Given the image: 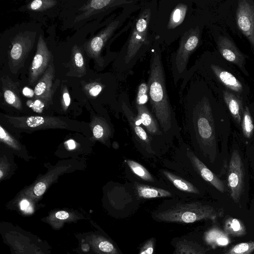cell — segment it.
Wrapping results in <instances>:
<instances>
[{
	"label": "cell",
	"mask_w": 254,
	"mask_h": 254,
	"mask_svg": "<svg viewBox=\"0 0 254 254\" xmlns=\"http://www.w3.org/2000/svg\"><path fill=\"white\" fill-rule=\"evenodd\" d=\"M63 100L64 106L67 108L70 104V98L68 90L65 88L63 92Z\"/></svg>",
	"instance_id": "42"
},
{
	"label": "cell",
	"mask_w": 254,
	"mask_h": 254,
	"mask_svg": "<svg viewBox=\"0 0 254 254\" xmlns=\"http://www.w3.org/2000/svg\"><path fill=\"white\" fill-rule=\"evenodd\" d=\"M85 88L90 96L95 97L101 92L103 86L99 83L94 82L87 85Z\"/></svg>",
	"instance_id": "35"
},
{
	"label": "cell",
	"mask_w": 254,
	"mask_h": 254,
	"mask_svg": "<svg viewBox=\"0 0 254 254\" xmlns=\"http://www.w3.org/2000/svg\"><path fill=\"white\" fill-rule=\"evenodd\" d=\"M3 176V173L1 170H0V178L1 179Z\"/></svg>",
	"instance_id": "45"
},
{
	"label": "cell",
	"mask_w": 254,
	"mask_h": 254,
	"mask_svg": "<svg viewBox=\"0 0 254 254\" xmlns=\"http://www.w3.org/2000/svg\"><path fill=\"white\" fill-rule=\"evenodd\" d=\"M148 85L145 83H141L138 88L136 104L145 105L148 100Z\"/></svg>",
	"instance_id": "31"
},
{
	"label": "cell",
	"mask_w": 254,
	"mask_h": 254,
	"mask_svg": "<svg viewBox=\"0 0 254 254\" xmlns=\"http://www.w3.org/2000/svg\"><path fill=\"white\" fill-rule=\"evenodd\" d=\"M242 128L243 134L247 138H250L254 132V125L249 108L246 107L243 113Z\"/></svg>",
	"instance_id": "27"
},
{
	"label": "cell",
	"mask_w": 254,
	"mask_h": 254,
	"mask_svg": "<svg viewBox=\"0 0 254 254\" xmlns=\"http://www.w3.org/2000/svg\"><path fill=\"white\" fill-rule=\"evenodd\" d=\"M84 217L67 211L60 210L48 217L43 218L41 221L48 224L52 228L58 230L61 229L66 223L76 222Z\"/></svg>",
	"instance_id": "15"
},
{
	"label": "cell",
	"mask_w": 254,
	"mask_h": 254,
	"mask_svg": "<svg viewBox=\"0 0 254 254\" xmlns=\"http://www.w3.org/2000/svg\"><path fill=\"white\" fill-rule=\"evenodd\" d=\"M223 57L227 61L236 63L237 62V54L228 47L222 46L220 49Z\"/></svg>",
	"instance_id": "33"
},
{
	"label": "cell",
	"mask_w": 254,
	"mask_h": 254,
	"mask_svg": "<svg viewBox=\"0 0 254 254\" xmlns=\"http://www.w3.org/2000/svg\"><path fill=\"white\" fill-rule=\"evenodd\" d=\"M224 232L233 236H242L246 233V229L243 223L239 219L229 217L224 224Z\"/></svg>",
	"instance_id": "22"
},
{
	"label": "cell",
	"mask_w": 254,
	"mask_h": 254,
	"mask_svg": "<svg viewBox=\"0 0 254 254\" xmlns=\"http://www.w3.org/2000/svg\"><path fill=\"white\" fill-rule=\"evenodd\" d=\"M122 108L130 128L133 141L138 150L145 157L152 158L157 156V150L137 116L126 103L123 102Z\"/></svg>",
	"instance_id": "5"
},
{
	"label": "cell",
	"mask_w": 254,
	"mask_h": 254,
	"mask_svg": "<svg viewBox=\"0 0 254 254\" xmlns=\"http://www.w3.org/2000/svg\"><path fill=\"white\" fill-rule=\"evenodd\" d=\"M51 53L42 35L39 37L37 50L32 62L29 73V83L33 84L46 71L49 64Z\"/></svg>",
	"instance_id": "11"
},
{
	"label": "cell",
	"mask_w": 254,
	"mask_h": 254,
	"mask_svg": "<svg viewBox=\"0 0 254 254\" xmlns=\"http://www.w3.org/2000/svg\"><path fill=\"white\" fill-rule=\"evenodd\" d=\"M199 41L197 28H191L183 35L175 59L176 66L179 72H182L186 69L190 56L197 47Z\"/></svg>",
	"instance_id": "9"
},
{
	"label": "cell",
	"mask_w": 254,
	"mask_h": 254,
	"mask_svg": "<svg viewBox=\"0 0 254 254\" xmlns=\"http://www.w3.org/2000/svg\"><path fill=\"white\" fill-rule=\"evenodd\" d=\"M254 251V242H243L232 247L225 254H251Z\"/></svg>",
	"instance_id": "28"
},
{
	"label": "cell",
	"mask_w": 254,
	"mask_h": 254,
	"mask_svg": "<svg viewBox=\"0 0 254 254\" xmlns=\"http://www.w3.org/2000/svg\"><path fill=\"white\" fill-rule=\"evenodd\" d=\"M93 133L94 136L99 139L102 138L105 134V130L104 127L100 125H97L94 126L93 129Z\"/></svg>",
	"instance_id": "41"
},
{
	"label": "cell",
	"mask_w": 254,
	"mask_h": 254,
	"mask_svg": "<svg viewBox=\"0 0 254 254\" xmlns=\"http://www.w3.org/2000/svg\"><path fill=\"white\" fill-rule=\"evenodd\" d=\"M54 73L53 66L50 64L34 88L35 96L41 101H47L51 98Z\"/></svg>",
	"instance_id": "14"
},
{
	"label": "cell",
	"mask_w": 254,
	"mask_h": 254,
	"mask_svg": "<svg viewBox=\"0 0 254 254\" xmlns=\"http://www.w3.org/2000/svg\"><path fill=\"white\" fill-rule=\"evenodd\" d=\"M153 214L158 221L190 223L205 219L215 220L223 215V210L199 201L178 202Z\"/></svg>",
	"instance_id": "3"
},
{
	"label": "cell",
	"mask_w": 254,
	"mask_h": 254,
	"mask_svg": "<svg viewBox=\"0 0 254 254\" xmlns=\"http://www.w3.org/2000/svg\"><path fill=\"white\" fill-rule=\"evenodd\" d=\"M185 124L194 153L198 158L202 157L213 163L217 153L216 138L209 103L204 100L197 103L189 113Z\"/></svg>",
	"instance_id": "2"
},
{
	"label": "cell",
	"mask_w": 254,
	"mask_h": 254,
	"mask_svg": "<svg viewBox=\"0 0 254 254\" xmlns=\"http://www.w3.org/2000/svg\"><path fill=\"white\" fill-rule=\"evenodd\" d=\"M3 97L8 104L14 106L17 109H20L21 103L20 100L16 93L12 90L6 89L3 91Z\"/></svg>",
	"instance_id": "30"
},
{
	"label": "cell",
	"mask_w": 254,
	"mask_h": 254,
	"mask_svg": "<svg viewBox=\"0 0 254 254\" xmlns=\"http://www.w3.org/2000/svg\"><path fill=\"white\" fill-rule=\"evenodd\" d=\"M237 21L240 29L254 45V8L247 1L240 4Z\"/></svg>",
	"instance_id": "12"
},
{
	"label": "cell",
	"mask_w": 254,
	"mask_h": 254,
	"mask_svg": "<svg viewBox=\"0 0 254 254\" xmlns=\"http://www.w3.org/2000/svg\"><path fill=\"white\" fill-rule=\"evenodd\" d=\"M0 137L1 140H3L7 144L11 145L14 147L15 143L12 138L7 133V132L3 129V128L0 127Z\"/></svg>",
	"instance_id": "39"
},
{
	"label": "cell",
	"mask_w": 254,
	"mask_h": 254,
	"mask_svg": "<svg viewBox=\"0 0 254 254\" xmlns=\"http://www.w3.org/2000/svg\"><path fill=\"white\" fill-rule=\"evenodd\" d=\"M148 92L152 112L168 143L180 137L178 124L167 93L165 76L158 50L151 52Z\"/></svg>",
	"instance_id": "1"
},
{
	"label": "cell",
	"mask_w": 254,
	"mask_h": 254,
	"mask_svg": "<svg viewBox=\"0 0 254 254\" xmlns=\"http://www.w3.org/2000/svg\"><path fill=\"white\" fill-rule=\"evenodd\" d=\"M67 254H70V253H69L68 252L67 253Z\"/></svg>",
	"instance_id": "46"
},
{
	"label": "cell",
	"mask_w": 254,
	"mask_h": 254,
	"mask_svg": "<svg viewBox=\"0 0 254 254\" xmlns=\"http://www.w3.org/2000/svg\"><path fill=\"white\" fill-rule=\"evenodd\" d=\"M0 232L3 242L11 254H50L51 247L48 242L36 235L12 224L2 222Z\"/></svg>",
	"instance_id": "4"
},
{
	"label": "cell",
	"mask_w": 254,
	"mask_h": 254,
	"mask_svg": "<svg viewBox=\"0 0 254 254\" xmlns=\"http://www.w3.org/2000/svg\"><path fill=\"white\" fill-rule=\"evenodd\" d=\"M80 248L87 254H121L117 246L101 230L75 235Z\"/></svg>",
	"instance_id": "6"
},
{
	"label": "cell",
	"mask_w": 254,
	"mask_h": 254,
	"mask_svg": "<svg viewBox=\"0 0 254 254\" xmlns=\"http://www.w3.org/2000/svg\"><path fill=\"white\" fill-rule=\"evenodd\" d=\"M20 210L25 214H31L34 209L30 202L25 199H22L19 203Z\"/></svg>",
	"instance_id": "38"
},
{
	"label": "cell",
	"mask_w": 254,
	"mask_h": 254,
	"mask_svg": "<svg viewBox=\"0 0 254 254\" xmlns=\"http://www.w3.org/2000/svg\"><path fill=\"white\" fill-rule=\"evenodd\" d=\"M72 57L73 66L78 72L84 73L85 68L83 57L80 50L76 46L73 48Z\"/></svg>",
	"instance_id": "29"
},
{
	"label": "cell",
	"mask_w": 254,
	"mask_h": 254,
	"mask_svg": "<svg viewBox=\"0 0 254 254\" xmlns=\"http://www.w3.org/2000/svg\"><path fill=\"white\" fill-rule=\"evenodd\" d=\"M205 239L209 245L214 248L226 246L230 243L228 235L217 227H213L207 231Z\"/></svg>",
	"instance_id": "20"
},
{
	"label": "cell",
	"mask_w": 254,
	"mask_h": 254,
	"mask_svg": "<svg viewBox=\"0 0 254 254\" xmlns=\"http://www.w3.org/2000/svg\"><path fill=\"white\" fill-rule=\"evenodd\" d=\"M32 41L28 37H18L14 41L10 51V57L15 62L22 60L29 51Z\"/></svg>",
	"instance_id": "18"
},
{
	"label": "cell",
	"mask_w": 254,
	"mask_h": 254,
	"mask_svg": "<svg viewBox=\"0 0 254 254\" xmlns=\"http://www.w3.org/2000/svg\"><path fill=\"white\" fill-rule=\"evenodd\" d=\"M23 94L26 97H32L35 94L34 91L28 87H25L23 89Z\"/></svg>",
	"instance_id": "43"
},
{
	"label": "cell",
	"mask_w": 254,
	"mask_h": 254,
	"mask_svg": "<svg viewBox=\"0 0 254 254\" xmlns=\"http://www.w3.org/2000/svg\"><path fill=\"white\" fill-rule=\"evenodd\" d=\"M132 2V0H93L90 1L86 9L93 10H102L109 7L128 4Z\"/></svg>",
	"instance_id": "26"
},
{
	"label": "cell",
	"mask_w": 254,
	"mask_h": 254,
	"mask_svg": "<svg viewBox=\"0 0 254 254\" xmlns=\"http://www.w3.org/2000/svg\"><path fill=\"white\" fill-rule=\"evenodd\" d=\"M166 179L177 190L187 193L199 194V190L192 183L166 170H161Z\"/></svg>",
	"instance_id": "16"
},
{
	"label": "cell",
	"mask_w": 254,
	"mask_h": 254,
	"mask_svg": "<svg viewBox=\"0 0 254 254\" xmlns=\"http://www.w3.org/2000/svg\"><path fill=\"white\" fill-rule=\"evenodd\" d=\"M150 10L145 9L139 16L129 39L126 55V63H129L139 49L145 44L150 19Z\"/></svg>",
	"instance_id": "8"
},
{
	"label": "cell",
	"mask_w": 254,
	"mask_h": 254,
	"mask_svg": "<svg viewBox=\"0 0 254 254\" xmlns=\"http://www.w3.org/2000/svg\"><path fill=\"white\" fill-rule=\"evenodd\" d=\"M137 117L146 132L150 136L157 150L161 149V145L167 142L161 127L153 115L145 105H137Z\"/></svg>",
	"instance_id": "10"
},
{
	"label": "cell",
	"mask_w": 254,
	"mask_h": 254,
	"mask_svg": "<svg viewBox=\"0 0 254 254\" xmlns=\"http://www.w3.org/2000/svg\"><path fill=\"white\" fill-rule=\"evenodd\" d=\"M56 1L51 0H35L29 5L30 8L35 10H42L54 6Z\"/></svg>",
	"instance_id": "32"
},
{
	"label": "cell",
	"mask_w": 254,
	"mask_h": 254,
	"mask_svg": "<svg viewBox=\"0 0 254 254\" xmlns=\"http://www.w3.org/2000/svg\"><path fill=\"white\" fill-rule=\"evenodd\" d=\"M119 24V21L112 22L89 42L87 49L91 56L95 58L99 56L105 43L116 30Z\"/></svg>",
	"instance_id": "13"
},
{
	"label": "cell",
	"mask_w": 254,
	"mask_h": 254,
	"mask_svg": "<svg viewBox=\"0 0 254 254\" xmlns=\"http://www.w3.org/2000/svg\"><path fill=\"white\" fill-rule=\"evenodd\" d=\"M211 68L218 79L227 87L237 92L242 91L243 86L241 82L231 73L221 70L215 65H212Z\"/></svg>",
	"instance_id": "19"
},
{
	"label": "cell",
	"mask_w": 254,
	"mask_h": 254,
	"mask_svg": "<svg viewBox=\"0 0 254 254\" xmlns=\"http://www.w3.org/2000/svg\"><path fill=\"white\" fill-rule=\"evenodd\" d=\"M46 120V119L43 117L31 116L26 119V123L29 127H35L44 124Z\"/></svg>",
	"instance_id": "34"
},
{
	"label": "cell",
	"mask_w": 254,
	"mask_h": 254,
	"mask_svg": "<svg viewBox=\"0 0 254 254\" xmlns=\"http://www.w3.org/2000/svg\"><path fill=\"white\" fill-rule=\"evenodd\" d=\"M154 241L151 238L146 242L140 250L139 254H153L154 252Z\"/></svg>",
	"instance_id": "36"
},
{
	"label": "cell",
	"mask_w": 254,
	"mask_h": 254,
	"mask_svg": "<svg viewBox=\"0 0 254 254\" xmlns=\"http://www.w3.org/2000/svg\"><path fill=\"white\" fill-rule=\"evenodd\" d=\"M134 187L137 195L142 198L171 197L172 193L165 189L135 183Z\"/></svg>",
	"instance_id": "17"
},
{
	"label": "cell",
	"mask_w": 254,
	"mask_h": 254,
	"mask_svg": "<svg viewBox=\"0 0 254 254\" xmlns=\"http://www.w3.org/2000/svg\"><path fill=\"white\" fill-rule=\"evenodd\" d=\"M66 143L68 148L70 150L74 149L76 147V144L73 140L69 139Z\"/></svg>",
	"instance_id": "44"
},
{
	"label": "cell",
	"mask_w": 254,
	"mask_h": 254,
	"mask_svg": "<svg viewBox=\"0 0 254 254\" xmlns=\"http://www.w3.org/2000/svg\"><path fill=\"white\" fill-rule=\"evenodd\" d=\"M125 161L131 171L142 180L150 183L155 181L150 173L140 163L130 159H126Z\"/></svg>",
	"instance_id": "24"
},
{
	"label": "cell",
	"mask_w": 254,
	"mask_h": 254,
	"mask_svg": "<svg viewBox=\"0 0 254 254\" xmlns=\"http://www.w3.org/2000/svg\"><path fill=\"white\" fill-rule=\"evenodd\" d=\"M27 104L33 110L38 113L41 112L44 107V103L39 99L36 100L34 102L29 101L27 102Z\"/></svg>",
	"instance_id": "37"
},
{
	"label": "cell",
	"mask_w": 254,
	"mask_h": 254,
	"mask_svg": "<svg viewBox=\"0 0 254 254\" xmlns=\"http://www.w3.org/2000/svg\"><path fill=\"white\" fill-rule=\"evenodd\" d=\"M224 97L228 108L236 123L240 125L242 120V107L241 101L233 94L224 93Z\"/></svg>",
	"instance_id": "21"
},
{
	"label": "cell",
	"mask_w": 254,
	"mask_h": 254,
	"mask_svg": "<svg viewBox=\"0 0 254 254\" xmlns=\"http://www.w3.org/2000/svg\"><path fill=\"white\" fill-rule=\"evenodd\" d=\"M46 189L45 184L43 182H39L34 186L33 192L36 195L40 196L44 194Z\"/></svg>",
	"instance_id": "40"
},
{
	"label": "cell",
	"mask_w": 254,
	"mask_h": 254,
	"mask_svg": "<svg viewBox=\"0 0 254 254\" xmlns=\"http://www.w3.org/2000/svg\"><path fill=\"white\" fill-rule=\"evenodd\" d=\"M227 179L230 196L234 201L238 203L244 191V172L243 163L237 150L232 152Z\"/></svg>",
	"instance_id": "7"
},
{
	"label": "cell",
	"mask_w": 254,
	"mask_h": 254,
	"mask_svg": "<svg viewBox=\"0 0 254 254\" xmlns=\"http://www.w3.org/2000/svg\"><path fill=\"white\" fill-rule=\"evenodd\" d=\"M175 254H205L197 244L186 240L181 241L176 246Z\"/></svg>",
	"instance_id": "25"
},
{
	"label": "cell",
	"mask_w": 254,
	"mask_h": 254,
	"mask_svg": "<svg viewBox=\"0 0 254 254\" xmlns=\"http://www.w3.org/2000/svg\"><path fill=\"white\" fill-rule=\"evenodd\" d=\"M187 9V5L183 3H179L174 8L170 15L167 25L168 29H174L183 22Z\"/></svg>",
	"instance_id": "23"
}]
</instances>
